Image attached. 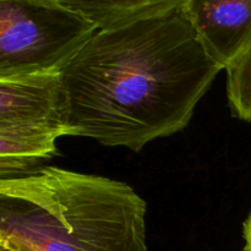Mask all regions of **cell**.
Here are the masks:
<instances>
[{
    "instance_id": "1",
    "label": "cell",
    "mask_w": 251,
    "mask_h": 251,
    "mask_svg": "<svg viewBox=\"0 0 251 251\" xmlns=\"http://www.w3.org/2000/svg\"><path fill=\"white\" fill-rule=\"evenodd\" d=\"M222 70L183 7L98 29L60 73L68 136L141 151L185 129Z\"/></svg>"
},
{
    "instance_id": "2",
    "label": "cell",
    "mask_w": 251,
    "mask_h": 251,
    "mask_svg": "<svg viewBox=\"0 0 251 251\" xmlns=\"http://www.w3.org/2000/svg\"><path fill=\"white\" fill-rule=\"evenodd\" d=\"M146 215L126 183L44 167L0 179V251H147Z\"/></svg>"
},
{
    "instance_id": "3",
    "label": "cell",
    "mask_w": 251,
    "mask_h": 251,
    "mask_svg": "<svg viewBox=\"0 0 251 251\" xmlns=\"http://www.w3.org/2000/svg\"><path fill=\"white\" fill-rule=\"evenodd\" d=\"M97 31L58 0H0V78L60 74Z\"/></svg>"
},
{
    "instance_id": "4",
    "label": "cell",
    "mask_w": 251,
    "mask_h": 251,
    "mask_svg": "<svg viewBox=\"0 0 251 251\" xmlns=\"http://www.w3.org/2000/svg\"><path fill=\"white\" fill-rule=\"evenodd\" d=\"M0 127L68 136L60 74L0 78Z\"/></svg>"
},
{
    "instance_id": "5",
    "label": "cell",
    "mask_w": 251,
    "mask_h": 251,
    "mask_svg": "<svg viewBox=\"0 0 251 251\" xmlns=\"http://www.w3.org/2000/svg\"><path fill=\"white\" fill-rule=\"evenodd\" d=\"M186 17L203 48L223 70L251 44V0H188Z\"/></svg>"
},
{
    "instance_id": "6",
    "label": "cell",
    "mask_w": 251,
    "mask_h": 251,
    "mask_svg": "<svg viewBox=\"0 0 251 251\" xmlns=\"http://www.w3.org/2000/svg\"><path fill=\"white\" fill-rule=\"evenodd\" d=\"M92 22L98 29L113 28L180 9L188 0H58Z\"/></svg>"
},
{
    "instance_id": "7",
    "label": "cell",
    "mask_w": 251,
    "mask_h": 251,
    "mask_svg": "<svg viewBox=\"0 0 251 251\" xmlns=\"http://www.w3.org/2000/svg\"><path fill=\"white\" fill-rule=\"evenodd\" d=\"M227 95L234 117L251 123V44L227 69Z\"/></svg>"
},
{
    "instance_id": "8",
    "label": "cell",
    "mask_w": 251,
    "mask_h": 251,
    "mask_svg": "<svg viewBox=\"0 0 251 251\" xmlns=\"http://www.w3.org/2000/svg\"><path fill=\"white\" fill-rule=\"evenodd\" d=\"M243 238H244V251H251V226L243 227Z\"/></svg>"
},
{
    "instance_id": "9",
    "label": "cell",
    "mask_w": 251,
    "mask_h": 251,
    "mask_svg": "<svg viewBox=\"0 0 251 251\" xmlns=\"http://www.w3.org/2000/svg\"><path fill=\"white\" fill-rule=\"evenodd\" d=\"M250 226H251V211H250L249 216H248L247 221L244 222V226H243V227H250Z\"/></svg>"
}]
</instances>
